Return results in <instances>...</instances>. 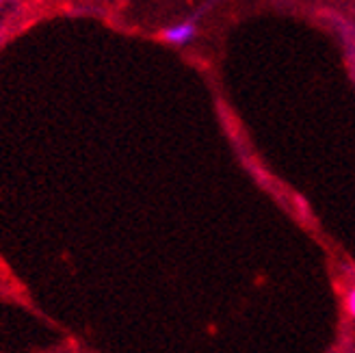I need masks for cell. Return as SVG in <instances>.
<instances>
[{
  "mask_svg": "<svg viewBox=\"0 0 355 353\" xmlns=\"http://www.w3.org/2000/svg\"><path fill=\"white\" fill-rule=\"evenodd\" d=\"M195 35H198V26L193 22H180V24L167 26L161 33V37L171 46H187L195 40Z\"/></svg>",
  "mask_w": 355,
  "mask_h": 353,
  "instance_id": "1",
  "label": "cell"
},
{
  "mask_svg": "<svg viewBox=\"0 0 355 353\" xmlns=\"http://www.w3.org/2000/svg\"><path fill=\"white\" fill-rule=\"evenodd\" d=\"M345 308H347V312H349V316L355 321V286L347 293V297H345Z\"/></svg>",
  "mask_w": 355,
  "mask_h": 353,
  "instance_id": "2",
  "label": "cell"
}]
</instances>
